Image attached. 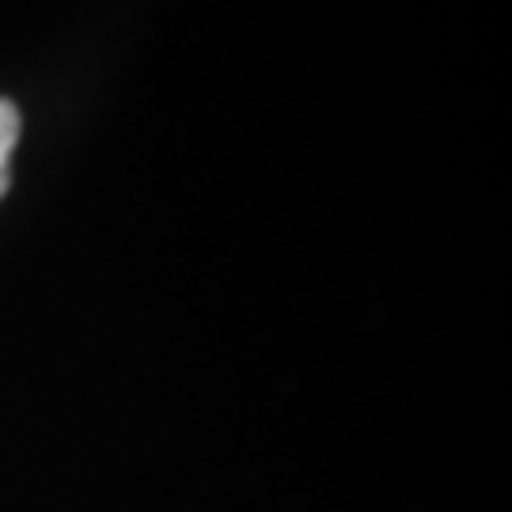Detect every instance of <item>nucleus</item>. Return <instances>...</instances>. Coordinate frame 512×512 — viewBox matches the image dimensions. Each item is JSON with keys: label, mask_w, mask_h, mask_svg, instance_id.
Wrapping results in <instances>:
<instances>
[{"label": "nucleus", "mask_w": 512, "mask_h": 512, "mask_svg": "<svg viewBox=\"0 0 512 512\" xmlns=\"http://www.w3.org/2000/svg\"><path fill=\"white\" fill-rule=\"evenodd\" d=\"M19 141V107L12 99H0V198L12 186V152Z\"/></svg>", "instance_id": "nucleus-1"}]
</instances>
